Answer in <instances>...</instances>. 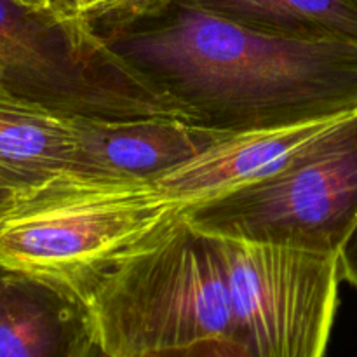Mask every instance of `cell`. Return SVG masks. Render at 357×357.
Listing matches in <instances>:
<instances>
[{
  "label": "cell",
  "mask_w": 357,
  "mask_h": 357,
  "mask_svg": "<svg viewBox=\"0 0 357 357\" xmlns=\"http://www.w3.org/2000/svg\"><path fill=\"white\" fill-rule=\"evenodd\" d=\"M98 33L192 122L218 131L357 110V42L264 33L183 0Z\"/></svg>",
  "instance_id": "6da1fadb"
},
{
  "label": "cell",
  "mask_w": 357,
  "mask_h": 357,
  "mask_svg": "<svg viewBox=\"0 0 357 357\" xmlns=\"http://www.w3.org/2000/svg\"><path fill=\"white\" fill-rule=\"evenodd\" d=\"M187 209L153 181L58 174L21 192L0 216V268L87 307L112 272L166 237Z\"/></svg>",
  "instance_id": "7a4b0ae2"
},
{
  "label": "cell",
  "mask_w": 357,
  "mask_h": 357,
  "mask_svg": "<svg viewBox=\"0 0 357 357\" xmlns=\"http://www.w3.org/2000/svg\"><path fill=\"white\" fill-rule=\"evenodd\" d=\"M0 93L86 119L190 121L80 16L0 0Z\"/></svg>",
  "instance_id": "3957f363"
},
{
  "label": "cell",
  "mask_w": 357,
  "mask_h": 357,
  "mask_svg": "<svg viewBox=\"0 0 357 357\" xmlns=\"http://www.w3.org/2000/svg\"><path fill=\"white\" fill-rule=\"evenodd\" d=\"M87 310L108 357L204 338L236 342L216 239L187 218L112 272L93 293Z\"/></svg>",
  "instance_id": "277c9868"
},
{
  "label": "cell",
  "mask_w": 357,
  "mask_h": 357,
  "mask_svg": "<svg viewBox=\"0 0 357 357\" xmlns=\"http://www.w3.org/2000/svg\"><path fill=\"white\" fill-rule=\"evenodd\" d=\"M218 239L338 255L357 225V110L271 176L187 209Z\"/></svg>",
  "instance_id": "5b68a950"
},
{
  "label": "cell",
  "mask_w": 357,
  "mask_h": 357,
  "mask_svg": "<svg viewBox=\"0 0 357 357\" xmlns=\"http://www.w3.org/2000/svg\"><path fill=\"white\" fill-rule=\"evenodd\" d=\"M215 239L237 344L251 357H326L342 281L338 255Z\"/></svg>",
  "instance_id": "8992f818"
},
{
  "label": "cell",
  "mask_w": 357,
  "mask_h": 357,
  "mask_svg": "<svg viewBox=\"0 0 357 357\" xmlns=\"http://www.w3.org/2000/svg\"><path fill=\"white\" fill-rule=\"evenodd\" d=\"M75 173L155 183L230 132L173 117H73Z\"/></svg>",
  "instance_id": "52a82bcc"
},
{
  "label": "cell",
  "mask_w": 357,
  "mask_h": 357,
  "mask_svg": "<svg viewBox=\"0 0 357 357\" xmlns=\"http://www.w3.org/2000/svg\"><path fill=\"white\" fill-rule=\"evenodd\" d=\"M342 115L302 124L230 132L194 159L160 176L155 183L187 208L211 201L278 173Z\"/></svg>",
  "instance_id": "ba28073f"
},
{
  "label": "cell",
  "mask_w": 357,
  "mask_h": 357,
  "mask_svg": "<svg viewBox=\"0 0 357 357\" xmlns=\"http://www.w3.org/2000/svg\"><path fill=\"white\" fill-rule=\"evenodd\" d=\"M87 307L70 293L7 272L0 281V357H91Z\"/></svg>",
  "instance_id": "9c48e42d"
},
{
  "label": "cell",
  "mask_w": 357,
  "mask_h": 357,
  "mask_svg": "<svg viewBox=\"0 0 357 357\" xmlns=\"http://www.w3.org/2000/svg\"><path fill=\"white\" fill-rule=\"evenodd\" d=\"M73 117L0 93V181L28 190L63 173H75Z\"/></svg>",
  "instance_id": "30bf717a"
},
{
  "label": "cell",
  "mask_w": 357,
  "mask_h": 357,
  "mask_svg": "<svg viewBox=\"0 0 357 357\" xmlns=\"http://www.w3.org/2000/svg\"><path fill=\"white\" fill-rule=\"evenodd\" d=\"M241 26L302 40L357 42V0H183Z\"/></svg>",
  "instance_id": "8fae6325"
},
{
  "label": "cell",
  "mask_w": 357,
  "mask_h": 357,
  "mask_svg": "<svg viewBox=\"0 0 357 357\" xmlns=\"http://www.w3.org/2000/svg\"><path fill=\"white\" fill-rule=\"evenodd\" d=\"M176 0H103L98 9L87 17V23L96 28V31H105L152 16Z\"/></svg>",
  "instance_id": "7c38bea8"
},
{
  "label": "cell",
  "mask_w": 357,
  "mask_h": 357,
  "mask_svg": "<svg viewBox=\"0 0 357 357\" xmlns=\"http://www.w3.org/2000/svg\"><path fill=\"white\" fill-rule=\"evenodd\" d=\"M126 357H251V354L237 342L227 338H204L181 345L149 349Z\"/></svg>",
  "instance_id": "4fadbf2b"
},
{
  "label": "cell",
  "mask_w": 357,
  "mask_h": 357,
  "mask_svg": "<svg viewBox=\"0 0 357 357\" xmlns=\"http://www.w3.org/2000/svg\"><path fill=\"white\" fill-rule=\"evenodd\" d=\"M338 264L342 279L357 288V225L338 253Z\"/></svg>",
  "instance_id": "5bb4252c"
},
{
  "label": "cell",
  "mask_w": 357,
  "mask_h": 357,
  "mask_svg": "<svg viewBox=\"0 0 357 357\" xmlns=\"http://www.w3.org/2000/svg\"><path fill=\"white\" fill-rule=\"evenodd\" d=\"M23 190H17V188L10 187V185L0 181V216L14 204V201L17 199V195Z\"/></svg>",
  "instance_id": "9a60e30c"
},
{
  "label": "cell",
  "mask_w": 357,
  "mask_h": 357,
  "mask_svg": "<svg viewBox=\"0 0 357 357\" xmlns=\"http://www.w3.org/2000/svg\"><path fill=\"white\" fill-rule=\"evenodd\" d=\"M54 6L56 10L65 14V16H80L77 0H54Z\"/></svg>",
  "instance_id": "2e32d148"
},
{
  "label": "cell",
  "mask_w": 357,
  "mask_h": 357,
  "mask_svg": "<svg viewBox=\"0 0 357 357\" xmlns=\"http://www.w3.org/2000/svg\"><path fill=\"white\" fill-rule=\"evenodd\" d=\"M101 2H103V0H77V3H79L80 17L87 21V17L98 9V6H100Z\"/></svg>",
  "instance_id": "e0dca14e"
},
{
  "label": "cell",
  "mask_w": 357,
  "mask_h": 357,
  "mask_svg": "<svg viewBox=\"0 0 357 357\" xmlns=\"http://www.w3.org/2000/svg\"><path fill=\"white\" fill-rule=\"evenodd\" d=\"M20 2L26 3V6H31V7H42V9H54L56 10L54 0H20ZM56 13H58V10H56Z\"/></svg>",
  "instance_id": "ac0fdd59"
},
{
  "label": "cell",
  "mask_w": 357,
  "mask_h": 357,
  "mask_svg": "<svg viewBox=\"0 0 357 357\" xmlns=\"http://www.w3.org/2000/svg\"><path fill=\"white\" fill-rule=\"evenodd\" d=\"M91 357H108V356L105 354L103 349H101V347H100V344H98V345H96V349H94V351H93V354H91Z\"/></svg>",
  "instance_id": "d6986e66"
},
{
  "label": "cell",
  "mask_w": 357,
  "mask_h": 357,
  "mask_svg": "<svg viewBox=\"0 0 357 357\" xmlns=\"http://www.w3.org/2000/svg\"><path fill=\"white\" fill-rule=\"evenodd\" d=\"M3 274H6V271H3V268H0V281H2V278H3Z\"/></svg>",
  "instance_id": "ffe728a7"
},
{
  "label": "cell",
  "mask_w": 357,
  "mask_h": 357,
  "mask_svg": "<svg viewBox=\"0 0 357 357\" xmlns=\"http://www.w3.org/2000/svg\"><path fill=\"white\" fill-rule=\"evenodd\" d=\"M94 349H96V347H94Z\"/></svg>",
  "instance_id": "44dd1931"
}]
</instances>
